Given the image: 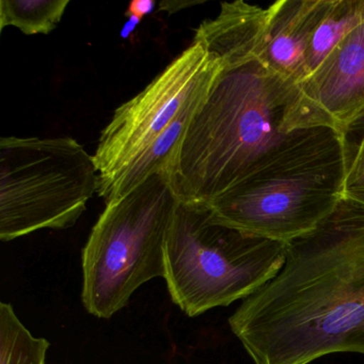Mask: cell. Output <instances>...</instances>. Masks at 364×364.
I'll return each instance as SVG.
<instances>
[{
  "label": "cell",
  "mask_w": 364,
  "mask_h": 364,
  "mask_svg": "<svg viewBox=\"0 0 364 364\" xmlns=\"http://www.w3.org/2000/svg\"><path fill=\"white\" fill-rule=\"evenodd\" d=\"M255 364L364 355V205L343 198L314 231L287 245L279 274L229 317Z\"/></svg>",
  "instance_id": "1"
},
{
  "label": "cell",
  "mask_w": 364,
  "mask_h": 364,
  "mask_svg": "<svg viewBox=\"0 0 364 364\" xmlns=\"http://www.w3.org/2000/svg\"><path fill=\"white\" fill-rule=\"evenodd\" d=\"M206 50L223 71L165 173L178 202L208 208L291 136L283 123L298 89L268 67L257 40H217Z\"/></svg>",
  "instance_id": "2"
},
{
  "label": "cell",
  "mask_w": 364,
  "mask_h": 364,
  "mask_svg": "<svg viewBox=\"0 0 364 364\" xmlns=\"http://www.w3.org/2000/svg\"><path fill=\"white\" fill-rule=\"evenodd\" d=\"M343 136L330 127L299 129L248 178L210 204L216 223L289 244L314 231L344 193Z\"/></svg>",
  "instance_id": "3"
},
{
  "label": "cell",
  "mask_w": 364,
  "mask_h": 364,
  "mask_svg": "<svg viewBox=\"0 0 364 364\" xmlns=\"http://www.w3.org/2000/svg\"><path fill=\"white\" fill-rule=\"evenodd\" d=\"M287 244L216 223L206 206L178 202L168 232L165 280L189 317L259 291L282 269Z\"/></svg>",
  "instance_id": "4"
},
{
  "label": "cell",
  "mask_w": 364,
  "mask_h": 364,
  "mask_svg": "<svg viewBox=\"0 0 364 364\" xmlns=\"http://www.w3.org/2000/svg\"><path fill=\"white\" fill-rule=\"evenodd\" d=\"M178 200L165 172L106 203L82 249V301L109 319L136 291L165 278V249Z\"/></svg>",
  "instance_id": "5"
},
{
  "label": "cell",
  "mask_w": 364,
  "mask_h": 364,
  "mask_svg": "<svg viewBox=\"0 0 364 364\" xmlns=\"http://www.w3.org/2000/svg\"><path fill=\"white\" fill-rule=\"evenodd\" d=\"M97 188L95 157L74 138H1L0 240L73 227Z\"/></svg>",
  "instance_id": "6"
},
{
  "label": "cell",
  "mask_w": 364,
  "mask_h": 364,
  "mask_svg": "<svg viewBox=\"0 0 364 364\" xmlns=\"http://www.w3.org/2000/svg\"><path fill=\"white\" fill-rule=\"evenodd\" d=\"M221 71L220 59L193 42L141 92L117 108L93 155L99 170L97 193L187 108L203 101Z\"/></svg>",
  "instance_id": "7"
},
{
  "label": "cell",
  "mask_w": 364,
  "mask_h": 364,
  "mask_svg": "<svg viewBox=\"0 0 364 364\" xmlns=\"http://www.w3.org/2000/svg\"><path fill=\"white\" fill-rule=\"evenodd\" d=\"M284 133L330 127L343 133L364 112V23L297 85Z\"/></svg>",
  "instance_id": "8"
},
{
  "label": "cell",
  "mask_w": 364,
  "mask_h": 364,
  "mask_svg": "<svg viewBox=\"0 0 364 364\" xmlns=\"http://www.w3.org/2000/svg\"><path fill=\"white\" fill-rule=\"evenodd\" d=\"M332 0H279L266 9L262 59L274 72L299 85L306 80V52Z\"/></svg>",
  "instance_id": "9"
},
{
  "label": "cell",
  "mask_w": 364,
  "mask_h": 364,
  "mask_svg": "<svg viewBox=\"0 0 364 364\" xmlns=\"http://www.w3.org/2000/svg\"><path fill=\"white\" fill-rule=\"evenodd\" d=\"M362 23H364V0H332L331 6L315 31L306 52L308 76Z\"/></svg>",
  "instance_id": "10"
},
{
  "label": "cell",
  "mask_w": 364,
  "mask_h": 364,
  "mask_svg": "<svg viewBox=\"0 0 364 364\" xmlns=\"http://www.w3.org/2000/svg\"><path fill=\"white\" fill-rule=\"evenodd\" d=\"M69 5L70 0H1L0 29L16 27L27 36L48 35Z\"/></svg>",
  "instance_id": "11"
},
{
  "label": "cell",
  "mask_w": 364,
  "mask_h": 364,
  "mask_svg": "<svg viewBox=\"0 0 364 364\" xmlns=\"http://www.w3.org/2000/svg\"><path fill=\"white\" fill-rule=\"evenodd\" d=\"M50 346L31 334L11 304H0V364H46Z\"/></svg>",
  "instance_id": "12"
},
{
  "label": "cell",
  "mask_w": 364,
  "mask_h": 364,
  "mask_svg": "<svg viewBox=\"0 0 364 364\" xmlns=\"http://www.w3.org/2000/svg\"><path fill=\"white\" fill-rule=\"evenodd\" d=\"M341 134L346 165L343 198L364 205V112Z\"/></svg>",
  "instance_id": "13"
},
{
  "label": "cell",
  "mask_w": 364,
  "mask_h": 364,
  "mask_svg": "<svg viewBox=\"0 0 364 364\" xmlns=\"http://www.w3.org/2000/svg\"><path fill=\"white\" fill-rule=\"evenodd\" d=\"M155 6L156 3L153 0H135L129 4L125 16H137L140 20H144V18L154 11Z\"/></svg>",
  "instance_id": "14"
},
{
  "label": "cell",
  "mask_w": 364,
  "mask_h": 364,
  "mask_svg": "<svg viewBox=\"0 0 364 364\" xmlns=\"http://www.w3.org/2000/svg\"><path fill=\"white\" fill-rule=\"evenodd\" d=\"M129 20L125 23L124 26L121 29L120 37L123 40H127L131 38V36L135 33L136 28L139 26L140 23L142 20H140L137 16H127Z\"/></svg>",
  "instance_id": "15"
}]
</instances>
